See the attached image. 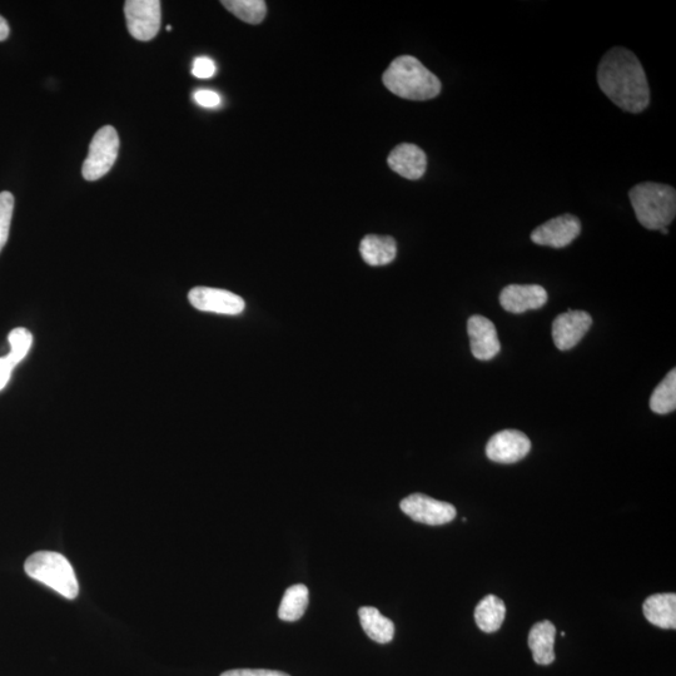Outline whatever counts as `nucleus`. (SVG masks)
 <instances>
[{
    "label": "nucleus",
    "instance_id": "obj_9",
    "mask_svg": "<svg viewBox=\"0 0 676 676\" xmlns=\"http://www.w3.org/2000/svg\"><path fill=\"white\" fill-rule=\"evenodd\" d=\"M531 441L524 432L504 430L492 436L486 446V455L499 464H515L529 455Z\"/></svg>",
    "mask_w": 676,
    "mask_h": 676
},
{
    "label": "nucleus",
    "instance_id": "obj_3",
    "mask_svg": "<svg viewBox=\"0 0 676 676\" xmlns=\"http://www.w3.org/2000/svg\"><path fill=\"white\" fill-rule=\"evenodd\" d=\"M631 206L641 226L660 231L668 228L676 213V192L661 183L645 182L631 188Z\"/></svg>",
    "mask_w": 676,
    "mask_h": 676
},
{
    "label": "nucleus",
    "instance_id": "obj_26",
    "mask_svg": "<svg viewBox=\"0 0 676 676\" xmlns=\"http://www.w3.org/2000/svg\"><path fill=\"white\" fill-rule=\"evenodd\" d=\"M195 101L205 108H216L221 104L220 94L210 89H200L195 93Z\"/></svg>",
    "mask_w": 676,
    "mask_h": 676
},
{
    "label": "nucleus",
    "instance_id": "obj_14",
    "mask_svg": "<svg viewBox=\"0 0 676 676\" xmlns=\"http://www.w3.org/2000/svg\"><path fill=\"white\" fill-rule=\"evenodd\" d=\"M387 163L397 175L406 180L416 181L425 175L427 157L416 144L402 143L390 153Z\"/></svg>",
    "mask_w": 676,
    "mask_h": 676
},
{
    "label": "nucleus",
    "instance_id": "obj_18",
    "mask_svg": "<svg viewBox=\"0 0 676 676\" xmlns=\"http://www.w3.org/2000/svg\"><path fill=\"white\" fill-rule=\"evenodd\" d=\"M362 628L371 640L379 644H387L394 639L395 625L385 618L376 608L364 606L359 610Z\"/></svg>",
    "mask_w": 676,
    "mask_h": 676
},
{
    "label": "nucleus",
    "instance_id": "obj_21",
    "mask_svg": "<svg viewBox=\"0 0 676 676\" xmlns=\"http://www.w3.org/2000/svg\"><path fill=\"white\" fill-rule=\"evenodd\" d=\"M650 409L658 415L670 414L676 409V371L671 370L650 397Z\"/></svg>",
    "mask_w": 676,
    "mask_h": 676
},
{
    "label": "nucleus",
    "instance_id": "obj_13",
    "mask_svg": "<svg viewBox=\"0 0 676 676\" xmlns=\"http://www.w3.org/2000/svg\"><path fill=\"white\" fill-rule=\"evenodd\" d=\"M548 292L539 285H510L502 290L501 306L511 313L539 310L548 302Z\"/></svg>",
    "mask_w": 676,
    "mask_h": 676
},
{
    "label": "nucleus",
    "instance_id": "obj_27",
    "mask_svg": "<svg viewBox=\"0 0 676 676\" xmlns=\"http://www.w3.org/2000/svg\"><path fill=\"white\" fill-rule=\"evenodd\" d=\"M221 676H291L282 671L266 669H236L226 671Z\"/></svg>",
    "mask_w": 676,
    "mask_h": 676
},
{
    "label": "nucleus",
    "instance_id": "obj_30",
    "mask_svg": "<svg viewBox=\"0 0 676 676\" xmlns=\"http://www.w3.org/2000/svg\"><path fill=\"white\" fill-rule=\"evenodd\" d=\"M660 232H663L664 235H668L669 230L668 228H663V230H660Z\"/></svg>",
    "mask_w": 676,
    "mask_h": 676
},
{
    "label": "nucleus",
    "instance_id": "obj_5",
    "mask_svg": "<svg viewBox=\"0 0 676 676\" xmlns=\"http://www.w3.org/2000/svg\"><path fill=\"white\" fill-rule=\"evenodd\" d=\"M119 138L116 129L104 126L94 134L89 146L88 157L83 163V177L86 181H97L111 171L116 163Z\"/></svg>",
    "mask_w": 676,
    "mask_h": 676
},
{
    "label": "nucleus",
    "instance_id": "obj_29",
    "mask_svg": "<svg viewBox=\"0 0 676 676\" xmlns=\"http://www.w3.org/2000/svg\"><path fill=\"white\" fill-rule=\"evenodd\" d=\"M9 36V26L2 16H0V42L6 41Z\"/></svg>",
    "mask_w": 676,
    "mask_h": 676
},
{
    "label": "nucleus",
    "instance_id": "obj_4",
    "mask_svg": "<svg viewBox=\"0 0 676 676\" xmlns=\"http://www.w3.org/2000/svg\"><path fill=\"white\" fill-rule=\"evenodd\" d=\"M24 570L32 579L56 591L63 598L73 600L79 594V585L73 566L62 554L39 551L29 556Z\"/></svg>",
    "mask_w": 676,
    "mask_h": 676
},
{
    "label": "nucleus",
    "instance_id": "obj_8",
    "mask_svg": "<svg viewBox=\"0 0 676 676\" xmlns=\"http://www.w3.org/2000/svg\"><path fill=\"white\" fill-rule=\"evenodd\" d=\"M188 300L196 310L218 315H241L246 307L242 297L220 288L195 287L188 293Z\"/></svg>",
    "mask_w": 676,
    "mask_h": 676
},
{
    "label": "nucleus",
    "instance_id": "obj_12",
    "mask_svg": "<svg viewBox=\"0 0 676 676\" xmlns=\"http://www.w3.org/2000/svg\"><path fill=\"white\" fill-rule=\"evenodd\" d=\"M472 355L480 361H489L499 354L501 345L494 323L489 318L475 315L467 321Z\"/></svg>",
    "mask_w": 676,
    "mask_h": 676
},
{
    "label": "nucleus",
    "instance_id": "obj_15",
    "mask_svg": "<svg viewBox=\"0 0 676 676\" xmlns=\"http://www.w3.org/2000/svg\"><path fill=\"white\" fill-rule=\"evenodd\" d=\"M644 615L650 624L661 629L676 628V595L656 594L645 600Z\"/></svg>",
    "mask_w": 676,
    "mask_h": 676
},
{
    "label": "nucleus",
    "instance_id": "obj_17",
    "mask_svg": "<svg viewBox=\"0 0 676 676\" xmlns=\"http://www.w3.org/2000/svg\"><path fill=\"white\" fill-rule=\"evenodd\" d=\"M360 252L367 265L386 266L395 260L397 245L390 236L369 235L362 240Z\"/></svg>",
    "mask_w": 676,
    "mask_h": 676
},
{
    "label": "nucleus",
    "instance_id": "obj_23",
    "mask_svg": "<svg viewBox=\"0 0 676 676\" xmlns=\"http://www.w3.org/2000/svg\"><path fill=\"white\" fill-rule=\"evenodd\" d=\"M8 341L11 351H9L7 357L17 367L26 359L29 350H31L33 345L32 333L27 328L19 327L9 333Z\"/></svg>",
    "mask_w": 676,
    "mask_h": 676
},
{
    "label": "nucleus",
    "instance_id": "obj_22",
    "mask_svg": "<svg viewBox=\"0 0 676 676\" xmlns=\"http://www.w3.org/2000/svg\"><path fill=\"white\" fill-rule=\"evenodd\" d=\"M222 4L233 16L248 24H260L267 14L263 0H225Z\"/></svg>",
    "mask_w": 676,
    "mask_h": 676
},
{
    "label": "nucleus",
    "instance_id": "obj_25",
    "mask_svg": "<svg viewBox=\"0 0 676 676\" xmlns=\"http://www.w3.org/2000/svg\"><path fill=\"white\" fill-rule=\"evenodd\" d=\"M217 71L216 63L208 57H198L193 62V76L201 79L212 78Z\"/></svg>",
    "mask_w": 676,
    "mask_h": 676
},
{
    "label": "nucleus",
    "instance_id": "obj_19",
    "mask_svg": "<svg viewBox=\"0 0 676 676\" xmlns=\"http://www.w3.org/2000/svg\"><path fill=\"white\" fill-rule=\"evenodd\" d=\"M506 608L504 601L495 595L486 596L475 609V621L484 633H495L504 624Z\"/></svg>",
    "mask_w": 676,
    "mask_h": 676
},
{
    "label": "nucleus",
    "instance_id": "obj_10",
    "mask_svg": "<svg viewBox=\"0 0 676 676\" xmlns=\"http://www.w3.org/2000/svg\"><path fill=\"white\" fill-rule=\"evenodd\" d=\"M581 233V222L574 215L553 218L531 233V241L539 246L564 248L571 245Z\"/></svg>",
    "mask_w": 676,
    "mask_h": 676
},
{
    "label": "nucleus",
    "instance_id": "obj_16",
    "mask_svg": "<svg viewBox=\"0 0 676 676\" xmlns=\"http://www.w3.org/2000/svg\"><path fill=\"white\" fill-rule=\"evenodd\" d=\"M556 628L549 620L535 624L529 634V648L533 651L536 664L550 665L555 660Z\"/></svg>",
    "mask_w": 676,
    "mask_h": 676
},
{
    "label": "nucleus",
    "instance_id": "obj_6",
    "mask_svg": "<svg viewBox=\"0 0 676 676\" xmlns=\"http://www.w3.org/2000/svg\"><path fill=\"white\" fill-rule=\"evenodd\" d=\"M128 32L137 41L148 42L161 28L162 11L158 0H128L124 4Z\"/></svg>",
    "mask_w": 676,
    "mask_h": 676
},
{
    "label": "nucleus",
    "instance_id": "obj_20",
    "mask_svg": "<svg viewBox=\"0 0 676 676\" xmlns=\"http://www.w3.org/2000/svg\"><path fill=\"white\" fill-rule=\"evenodd\" d=\"M308 596L310 593L305 585L298 584L288 588L278 608L280 619L283 621L300 620L307 609Z\"/></svg>",
    "mask_w": 676,
    "mask_h": 676
},
{
    "label": "nucleus",
    "instance_id": "obj_1",
    "mask_svg": "<svg viewBox=\"0 0 676 676\" xmlns=\"http://www.w3.org/2000/svg\"><path fill=\"white\" fill-rule=\"evenodd\" d=\"M598 83L605 96L629 113L648 108L650 89L638 57L628 49L616 47L601 59Z\"/></svg>",
    "mask_w": 676,
    "mask_h": 676
},
{
    "label": "nucleus",
    "instance_id": "obj_24",
    "mask_svg": "<svg viewBox=\"0 0 676 676\" xmlns=\"http://www.w3.org/2000/svg\"><path fill=\"white\" fill-rule=\"evenodd\" d=\"M14 211V197L11 192L0 193V252L8 241Z\"/></svg>",
    "mask_w": 676,
    "mask_h": 676
},
{
    "label": "nucleus",
    "instance_id": "obj_11",
    "mask_svg": "<svg viewBox=\"0 0 676 676\" xmlns=\"http://www.w3.org/2000/svg\"><path fill=\"white\" fill-rule=\"evenodd\" d=\"M593 325V318L585 311H568L555 318L553 338L560 351H569L579 344Z\"/></svg>",
    "mask_w": 676,
    "mask_h": 676
},
{
    "label": "nucleus",
    "instance_id": "obj_31",
    "mask_svg": "<svg viewBox=\"0 0 676 676\" xmlns=\"http://www.w3.org/2000/svg\"><path fill=\"white\" fill-rule=\"evenodd\" d=\"M167 31H168V32H171V31H172V27H171V26H168V27H167Z\"/></svg>",
    "mask_w": 676,
    "mask_h": 676
},
{
    "label": "nucleus",
    "instance_id": "obj_2",
    "mask_svg": "<svg viewBox=\"0 0 676 676\" xmlns=\"http://www.w3.org/2000/svg\"><path fill=\"white\" fill-rule=\"evenodd\" d=\"M382 81L395 96L409 101H429L441 92L440 79L412 56L396 58L387 68Z\"/></svg>",
    "mask_w": 676,
    "mask_h": 676
},
{
    "label": "nucleus",
    "instance_id": "obj_7",
    "mask_svg": "<svg viewBox=\"0 0 676 676\" xmlns=\"http://www.w3.org/2000/svg\"><path fill=\"white\" fill-rule=\"evenodd\" d=\"M401 510L416 523L439 526L451 523L456 518V509L449 502L414 494L401 501Z\"/></svg>",
    "mask_w": 676,
    "mask_h": 676
},
{
    "label": "nucleus",
    "instance_id": "obj_28",
    "mask_svg": "<svg viewBox=\"0 0 676 676\" xmlns=\"http://www.w3.org/2000/svg\"><path fill=\"white\" fill-rule=\"evenodd\" d=\"M14 369H16V366L12 364L7 356L0 357V391L8 385Z\"/></svg>",
    "mask_w": 676,
    "mask_h": 676
}]
</instances>
